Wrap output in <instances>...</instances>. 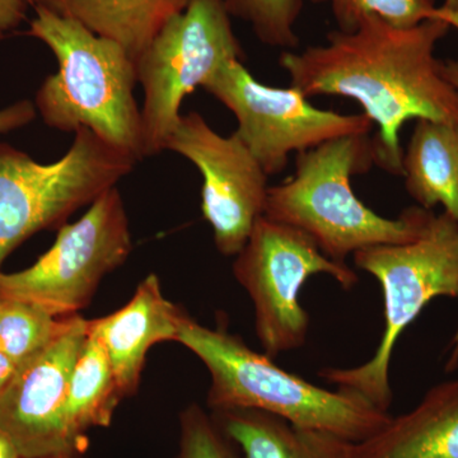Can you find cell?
<instances>
[{
	"label": "cell",
	"mask_w": 458,
	"mask_h": 458,
	"mask_svg": "<svg viewBox=\"0 0 458 458\" xmlns=\"http://www.w3.org/2000/svg\"><path fill=\"white\" fill-rule=\"evenodd\" d=\"M450 27L429 20L401 29L369 17L352 31L328 33L325 45L283 51L279 64L291 87L307 98L342 96L358 102L378 126L377 165L401 176L403 123L426 119L458 126V90L434 56Z\"/></svg>",
	"instance_id": "6da1fadb"
},
{
	"label": "cell",
	"mask_w": 458,
	"mask_h": 458,
	"mask_svg": "<svg viewBox=\"0 0 458 458\" xmlns=\"http://www.w3.org/2000/svg\"><path fill=\"white\" fill-rule=\"evenodd\" d=\"M27 35L44 42L57 72L42 82L35 107L50 128L89 129L126 155L143 161L140 107L134 96L137 62L122 45L95 35L77 21L35 7Z\"/></svg>",
	"instance_id": "7a4b0ae2"
},
{
	"label": "cell",
	"mask_w": 458,
	"mask_h": 458,
	"mask_svg": "<svg viewBox=\"0 0 458 458\" xmlns=\"http://www.w3.org/2000/svg\"><path fill=\"white\" fill-rule=\"evenodd\" d=\"M176 342L207 367V403L212 411L260 410L295 427L333 434L354 445L367 441L390 421L387 411L360 394L327 390L286 372L225 328L203 327L188 313L181 318Z\"/></svg>",
	"instance_id": "3957f363"
},
{
	"label": "cell",
	"mask_w": 458,
	"mask_h": 458,
	"mask_svg": "<svg viewBox=\"0 0 458 458\" xmlns=\"http://www.w3.org/2000/svg\"><path fill=\"white\" fill-rule=\"evenodd\" d=\"M377 165L375 140L349 135L298 153L291 179L270 186L265 216L300 229L331 260L367 247L414 240L432 210L411 207L397 219L369 209L352 189V176Z\"/></svg>",
	"instance_id": "277c9868"
},
{
	"label": "cell",
	"mask_w": 458,
	"mask_h": 458,
	"mask_svg": "<svg viewBox=\"0 0 458 458\" xmlns=\"http://www.w3.org/2000/svg\"><path fill=\"white\" fill-rule=\"evenodd\" d=\"M352 261L381 284L384 333L366 363L351 369H325L319 376L339 390L360 394L388 412L393 403L391 360L400 336L434 298H458V223L445 213L430 212L414 240L367 247L355 252Z\"/></svg>",
	"instance_id": "5b68a950"
},
{
	"label": "cell",
	"mask_w": 458,
	"mask_h": 458,
	"mask_svg": "<svg viewBox=\"0 0 458 458\" xmlns=\"http://www.w3.org/2000/svg\"><path fill=\"white\" fill-rule=\"evenodd\" d=\"M137 164L86 128L74 132L68 152L51 164L0 143V269L26 240L64 225L72 214L116 188Z\"/></svg>",
	"instance_id": "8992f818"
},
{
	"label": "cell",
	"mask_w": 458,
	"mask_h": 458,
	"mask_svg": "<svg viewBox=\"0 0 458 458\" xmlns=\"http://www.w3.org/2000/svg\"><path fill=\"white\" fill-rule=\"evenodd\" d=\"M231 60L243 62L245 53L223 0H191L162 27L137 59L146 158L164 152L183 99Z\"/></svg>",
	"instance_id": "52a82bcc"
},
{
	"label": "cell",
	"mask_w": 458,
	"mask_h": 458,
	"mask_svg": "<svg viewBox=\"0 0 458 458\" xmlns=\"http://www.w3.org/2000/svg\"><path fill=\"white\" fill-rule=\"evenodd\" d=\"M234 258V278L254 304L256 335L270 358L307 342L310 316L300 302L307 280L325 274L344 289L360 280L348 264L331 260L302 231L265 216Z\"/></svg>",
	"instance_id": "ba28073f"
},
{
	"label": "cell",
	"mask_w": 458,
	"mask_h": 458,
	"mask_svg": "<svg viewBox=\"0 0 458 458\" xmlns=\"http://www.w3.org/2000/svg\"><path fill=\"white\" fill-rule=\"evenodd\" d=\"M131 251V225L116 186L96 199L80 221L62 225L54 245L31 267L0 271V297L36 304L56 318L78 315Z\"/></svg>",
	"instance_id": "9c48e42d"
},
{
	"label": "cell",
	"mask_w": 458,
	"mask_h": 458,
	"mask_svg": "<svg viewBox=\"0 0 458 458\" xmlns=\"http://www.w3.org/2000/svg\"><path fill=\"white\" fill-rule=\"evenodd\" d=\"M203 89L237 120L236 135L267 176L279 174L293 153L372 131L366 114H345L310 104L301 90L259 82L241 60L223 64Z\"/></svg>",
	"instance_id": "30bf717a"
},
{
	"label": "cell",
	"mask_w": 458,
	"mask_h": 458,
	"mask_svg": "<svg viewBox=\"0 0 458 458\" xmlns=\"http://www.w3.org/2000/svg\"><path fill=\"white\" fill-rule=\"evenodd\" d=\"M201 174V213L223 256H236L265 214L269 176L236 132L218 134L200 114H181L165 143Z\"/></svg>",
	"instance_id": "8fae6325"
},
{
	"label": "cell",
	"mask_w": 458,
	"mask_h": 458,
	"mask_svg": "<svg viewBox=\"0 0 458 458\" xmlns=\"http://www.w3.org/2000/svg\"><path fill=\"white\" fill-rule=\"evenodd\" d=\"M89 330V319L80 313L68 316L55 339L21 366L0 394V432L13 442L21 457L77 456L66 434L64 406Z\"/></svg>",
	"instance_id": "7c38bea8"
},
{
	"label": "cell",
	"mask_w": 458,
	"mask_h": 458,
	"mask_svg": "<svg viewBox=\"0 0 458 458\" xmlns=\"http://www.w3.org/2000/svg\"><path fill=\"white\" fill-rule=\"evenodd\" d=\"M183 313L165 300L158 276L149 274L123 309L89 321L106 349L123 399L137 393L148 351L155 344L176 342Z\"/></svg>",
	"instance_id": "4fadbf2b"
},
{
	"label": "cell",
	"mask_w": 458,
	"mask_h": 458,
	"mask_svg": "<svg viewBox=\"0 0 458 458\" xmlns=\"http://www.w3.org/2000/svg\"><path fill=\"white\" fill-rule=\"evenodd\" d=\"M352 458H458V379L430 388L414 409L357 443Z\"/></svg>",
	"instance_id": "5bb4252c"
},
{
	"label": "cell",
	"mask_w": 458,
	"mask_h": 458,
	"mask_svg": "<svg viewBox=\"0 0 458 458\" xmlns=\"http://www.w3.org/2000/svg\"><path fill=\"white\" fill-rule=\"evenodd\" d=\"M31 7L72 18L95 35L117 42L135 62L172 17L191 0H29Z\"/></svg>",
	"instance_id": "9a60e30c"
},
{
	"label": "cell",
	"mask_w": 458,
	"mask_h": 458,
	"mask_svg": "<svg viewBox=\"0 0 458 458\" xmlns=\"http://www.w3.org/2000/svg\"><path fill=\"white\" fill-rule=\"evenodd\" d=\"M245 458H352L354 443L254 409L212 411Z\"/></svg>",
	"instance_id": "2e32d148"
},
{
	"label": "cell",
	"mask_w": 458,
	"mask_h": 458,
	"mask_svg": "<svg viewBox=\"0 0 458 458\" xmlns=\"http://www.w3.org/2000/svg\"><path fill=\"white\" fill-rule=\"evenodd\" d=\"M419 207L437 205L458 223V126L417 120L403 155V174Z\"/></svg>",
	"instance_id": "e0dca14e"
},
{
	"label": "cell",
	"mask_w": 458,
	"mask_h": 458,
	"mask_svg": "<svg viewBox=\"0 0 458 458\" xmlns=\"http://www.w3.org/2000/svg\"><path fill=\"white\" fill-rule=\"evenodd\" d=\"M123 397L108 360L106 349L89 327V336L69 379L64 406V423L75 454L89 445L87 432L107 428Z\"/></svg>",
	"instance_id": "ac0fdd59"
},
{
	"label": "cell",
	"mask_w": 458,
	"mask_h": 458,
	"mask_svg": "<svg viewBox=\"0 0 458 458\" xmlns=\"http://www.w3.org/2000/svg\"><path fill=\"white\" fill-rule=\"evenodd\" d=\"M66 318L25 301L0 297V351L23 366L55 339Z\"/></svg>",
	"instance_id": "d6986e66"
},
{
	"label": "cell",
	"mask_w": 458,
	"mask_h": 458,
	"mask_svg": "<svg viewBox=\"0 0 458 458\" xmlns=\"http://www.w3.org/2000/svg\"><path fill=\"white\" fill-rule=\"evenodd\" d=\"M328 4L339 31L357 29L361 21L375 17L394 27L409 29L424 21L443 20L458 30V18L442 7L436 0H312Z\"/></svg>",
	"instance_id": "ffe728a7"
},
{
	"label": "cell",
	"mask_w": 458,
	"mask_h": 458,
	"mask_svg": "<svg viewBox=\"0 0 458 458\" xmlns=\"http://www.w3.org/2000/svg\"><path fill=\"white\" fill-rule=\"evenodd\" d=\"M232 18L249 23L256 38L271 47L295 50L300 38L295 32L303 0H223Z\"/></svg>",
	"instance_id": "44dd1931"
},
{
	"label": "cell",
	"mask_w": 458,
	"mask_h": 458,
	"mask_svg": "<svg viewBox=\"0 0 458 458\" xmlns=\"http://www.w3.org/2000/svg\"><path fill=\"white\" fill-rule=\"evenodd\" d=\"M176 458H245L207 410L191 403L180 415L179 454Z\"/></svg>",
	"instance_id": "7402d4cb"
},
{
	"label": "cell",
	"mask_w": 458,
	"mask_h": 458,
	"mask_svg": "<svg viewBox=\"0 0 458 458\" xmlns=\"http://www.w3.org/2000/svg\"><path fill=\"white\" fill-rule=\"evenodd\" d=\"M36 107L29 99L14 102L11 106L0 110V135L17 131L32 123L36 117Z\"/></svg>",
	"instance_id": "603a6c76"
},
{
	"label": "cell",
	"mask_w": 458,
	"mask_h": 458,
	"mask_svg": "<svg viewBox=\"0 0 458 458\" xmlns=\"http://www.w3.org/2000/svg\"><path fill=\"white\" fill-rule=\"evenodd\" d=\"M29 7V0H0V41L22 25Z\"/></svg>",
	"instance_id": "cb8c5ba5"
},
{
	"label": "cell",
	"mask_w": 458,
	"mask_h": 458,
	"mask_svg": "<svg viewBox=\"0 0 458 458\" xmlns=\"http://www.w3.org/2000/svg\"><path fill=\"white\" fill-rule=\"evenodd\" d=\"M20 367L16 360H12L4 352L0 351V394L13 381Z\"/></svg>",
	"instance_id": "d4e9b609"
},
{
	"label": "cell",
	"mask_w": 458,
	"mask_h": 458,
	"mask_svg": "<svg viewBox=\"0 0 458 458\" xmlns=\"http://www.w3.org/2000/svg\"><path fill=\"white\" fill-rule=\"evenodd\" d=\"M442 73L445 75V80L458 90V59L442 62Z\"/></svg>",
	"instance_id": "484cf974"
},
{
	"label": "cell",
	"mask_w": 458,
	"mask_h": 458,
	"mask_svg": "<svg viewBox=\"0 0 458 458\" xmlns=\"http://www.w3.org/2000/svg\"><path fill=\"white\" fill-rule=\"evenodd\" d=\"M0 458H22L18 454L13 442L2 432H0Z\"/></svg>",
	"instance_id": "4316f807"
},
{
	"label": "cell",
	"mask_w": 458,
	"mask_h": 458,
	"mask_svg": "<svg viewBox=\"0 0 458 458\" xmlns=\"http://www.w3.org/2000/svg\"><path fill=\"white\" fill-rule=\"evenodd\" d=\"M458 366V327L451 342V352L447 361V370L456 369Z\"/></svg>",
	"instance_id": "83f0119b"
},
{
	"label": "cell",
	"mask_w": 458,
	"mask_h": 458,
	"mask_svg": "<svg viewBox=\"0 0 458 458\" xmlns=\"http://www.w3.org/2000/svg\"><path fill=\"white\" fill-rule=\"evenodd\" d=\"M443 9L450 12L454 17L458 18V0H445L442 5Z\"/></svg>",
	"instance_id": "f1b7e54d"
},
{
	"label": "cell",
	"mask_w": 458,
	"mask_h": 458,
	"mask_svg": "<svg viewBox=\"0 0 458 458\" xmlns=\"http://www.w3.org/2000/svg\"><path fill=\"white\" fill-rule=\"evenodd\" d=\"M44 458H75V457L71 456V454H54V456L44 457Z\"/></svg>",
	"instance_id": "f546056e"
}]
</instances>
